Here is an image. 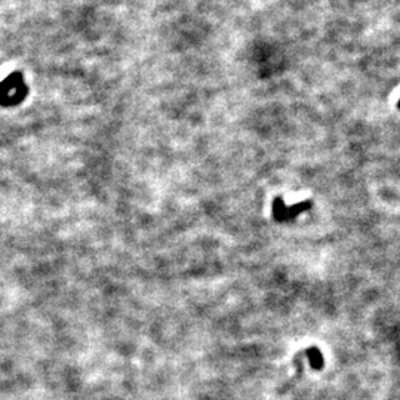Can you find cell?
Here are the masks:
<instances>
[{
  "mask_svg": "<svg viewBox=\"0 0 400 400\" xmlns=\"http://www.w3.org/2000/svg\"><path fill=\"white\" fill-rule=\"evenodd\" d=\"M308 208H310V203H308V202L300 203L298 206H295V208L292 209V217H295V214L298 215L300 212H302V211H305V209H308ZM273 209H274V217H276V220H279V221H283V220H285V214L289 212V209L285 208V205L282 203V200H280V199H276Z\"/></svg>",
  "mask_w": 400,
  "mask_h": 400,
  "instance_id": "obj_1",
  "label": "cell"
},
{
  "mask_svg": "<svg viewBox=\"0 0 400 400\" xmlns=\"http://www.w3.org/2000/svg\"><path fill=\"white\" fill-rule=\"evenodd\" d=\"M399 108H400V101H399Z\"/></svg>",
  "mask_w": 400,
  "mask_h": 400,
  "instance_id": "obj_2",
  "label": "cell"
}]
</instances>
